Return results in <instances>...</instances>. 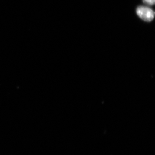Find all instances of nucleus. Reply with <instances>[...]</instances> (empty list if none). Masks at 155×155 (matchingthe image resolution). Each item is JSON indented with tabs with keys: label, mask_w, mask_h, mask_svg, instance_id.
I'll use <instances>...</instances> for the list:
<instances>
[{
	"label": "nucleus",
	"mask_w": 155,
	"mask_h": 155,
	"mask_svg": "<svg viewBox=\"0 0 155 155\" xmlns=\"http://www.w3.org/2000/svg\"><path fill=\"white\" fill-rule=\"evenodd\" d=\"M137 14L142 20L150 22L154 18L155 12L152 9L148 7L140 6L137 8Z\"/></svg>",
	"instance_id": "nucleus-1"
},
{
	"label": "nucleus",
	"mask_w": 155,
	"mask_h": 155,
	"mask_svg": "<svg viewBox=\"0 0 155 155\" xmlns=\"http://www.w3.org/2000/svg\"><path fill=\"white\" fill-rule=\"evenodd\" d=\"M144 3L147 5L152 6L155 4V0H143Z\"/></svg>",
	"instance_id": "nucleus-2"
}]
</instances>
